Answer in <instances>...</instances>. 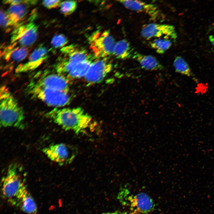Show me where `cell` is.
Masks as SVG:
<instances>
[{
    "mask_svg": "<svg viewBox=\"0 0 214 214\" xmlns=\"http://www.w3.org/2000/svg\"><path fill=\"white\" fill-rule=\"evenodd\" d=\"M60 51L54 68L69 80L84 77L95 59L85 48L76 44L65 46Z\"/></svg>",
    "mask_w": 214,
    "mask_h": 214,
    "instance_id": "obj_1",
    "label": "cell"
},
{
    "mask_svg": "<svg viewBox=\"0 0 214 214\" xmlns=\"http://www.w3.org/2000/svg\"><path fill=\"white\" fill-rule=\"evenodd\" d=\"M45 117L66 130L78 134L89 127L91 117L81 107L54 108L47 112Z\"/></svg>",
    "mask_w": 214,
    "mask_h": 214,
    "instance_id": "obj_2",
    "label": "cell"
},
{
    "mask_svg": "<svg viewBox=\"0 0 214 214\" xmlns=\"http://www.w3.org/2000/svg\"><path fill=\"white\" fill-rule=\"evenodd\" d=\"M0 101L1 125L24 129V111L8 88L4 85L0 88Z\"/></svg>",
    "mask_w": 214,
    "mask_h": 214,
    "instance_id": "obj_3",
    "label": "cell"
},
{
    "mask_svg": "<svg viewBox=\"0 0 214 214\" xmlns=\"http://www.w3.org/2000/svg\"><path fill=\"white\" fill-rule=\"evenodd\" d=\"M23 169L16 163L11 164L2 180L3 197L11 204L17 206L19 201L27 190L21 174Z\"/></svg>",
    "mask_w": 214,
    "mask_h": 214,
    "instance_id": "obj_4",
    "label": "cell"
},
{
    "mask_svg": "<svg viewBox=\"0 0 214 214\" xmlns=\"http://www.w3.org/2000/svg\"><path fill=\"white\" fill-rule=\"evenodd\" d=\"M26 90L33 97L55 108L65 106L70 102L69 92L42 87L32 81L27 85Z\"/></svg>",
    "mask_w": 214,
    "mask_h": 214,
    "instance_id": "obj_5",
    "label": "cell"
},
{
    "mask_svg": "<svg viewBox=\"0 0 214 214\" xmlns=\"http://www.w3.org/2000/svg\"><path fill=\"white\" fill-rule=\"evenodd\" d=\"M90 49L96 59L108 58L113 54L115 40L108 30H97L88 38Z\"/></svg>",
    "mask_w": 214,
    "mask_h": 214,
    "instance_id": "obj_6",
    "label": "cell"
},
{
    "mask_svg": "<svg viewBox=\"0 0 214 214\" xmlns=\"http://www.w3.org/2000/svg\"><path fill=\"white\" fill-rule=\"evenodd\" d=\"M38 26L32 21L20 23L13 29L10 43L26 47L32 45L37 38Z\"/></svg>",
    "mask_w": 214,
    "mask_h": 214,
    "instance_id": "obj_7",
    "label": "cell"
},
{
    "mask_svg": "<svg viewBox=\"0 0 214 214\" xmlns=\"http://www.w3.org/2000/svg\"><path fill=\"white\" fill-rule=\"evenodd\" d=\"M43 151L50 159L60 166L71 163L78 153L76 147L62 143L50 145Z\"/></svg>",
    "mask_w": 214,
    "mask_h": 214,
    "instance_id": "obj_8",
    "label": "cell"
},
{
    "mask_svg": "<svg viewBox=\"0 0 214 214\" xmlns=\"http://www.w3.org/2000/svg\"><path fill=\"white\" fill-rule=\"evenodd\" d=\"M113 66L108 58L96 59L91 64L84 77L90 84L101 81L111 71Z\"/></svg>",
    "mask_w": 214,
    "mask_h": 214,
    "instance_id": "obj_9",
    "label": "cell"
},
{
    "mask_svg": "<svg viewBox=\"0 0 214 214\" xmlns=\"http://www.w3.org/2000/svg\"><path fill=\"white\" fill-rule=\"evenodd\" d=\"M141 35L148 40L152 38H166L175 40L177 34L174 27L171 25L156 23L147 24L142 29Z\"/></svg>",
    "mask_w": 214,
    "mask_h": 214,
    "instance_id": "obj_10",
    "label": "cell"
},
{
    "mask_svg": "<svg viewBox=\"0 0 214 214\" xmlns=\"http://www.w3.org/2000/svg\"><path fill=\"white\" fill-rule=\"evenodd\" d=\"M32 81L42 87L69 92V80L56 72L44 73L36 81L33 80Z\"/></svg>",
    "mask_w": 214,
    "mask_h": 214,
    "instance_id": "obj_11",
    "label": "cell"
},
{
    "mask_svg": "<svg viewBox=\"0 0 214 214\" xmlns=\"http://www.w3.org/2000/svg\"><path fill=\"white\" fill-rule=\"evenodd\" d=\"M125 195L126 196L124 200V202L135 213H147L154 209V205L153 200L145 193H141L128 196Z\"/></svg>",
    "mask_w": 214,
    "mask_h": 214,
    "instance_id": "obj_12",
    "label": "cell"
},
{
    "mask_svg": "<svg viewBox=\"0 0 214 214\" xmlns=\"http://www.w3.org/2000/svg\"><path fill=\"white\" fill-rule=\"evenodd\" d=\"M119 1L128 9L145 13L152 21H161L163 19L161 12L155 4L137 0H120Z\"/></svg>",
    "mask_w": 214,
    "mask_h": 214,
    "instance_id": "obj_13",
    "label": "cell"
},
{
    "mask_svg": "<svg viewBox=\"0 0 214 214\" xmlns=\"http://www.w3.org/2000/svg\"><path fill=\"white\" fill-rule=\"evenodd\" d=\"M48 53L47 48L40 45L32 52L26 62L19 64L16 67V73H26L36 69L48 58Z\"/></svg>",
    "mask_w": 214,
    "mask_h": 214,
    "instance_id": "obj_14",
    "label": "cell"
},
{
    "mask_svg": "<svg viewBox=\"0 0 214 214\" xmlns=\"http://www.w3.org/2000/svg\"><path fill=\"white\" fill-rule=\"evenodd\" d=\"M28 53V50L26 47L10 43L4 48L1 52V55L7 61L19 62L24 59Z\"/></svg>",
    "mask_w": 214,
    "mask_h": 214,
    "instance_id": "obj_15",
    "label": "cell"
},
{
    "mask_svg": "<svg viewBox=\"0 0 214 214\" xmlns=\"http://www.w3.org/2000/svg\"><path fill=\"white\" fill-rule=\"evenodd\" d=\"M132 57L139 63L142 68L146 70H161L163 69V66L152 56L144 55L135 52Z\"/></svg>",
    "mask_w": 214,
    "mask_h": 214,
    "instance_id": "obj_16",
    "label": "cell"
},
{
    "mask_svg": "<svg viewBox=\"0 0 214 214\" xmlns=\"http://www.w3.org/2000/svg\"><path fill=\"white\" fill-rule=\"evenodd\" d=\"M134 53L130 43L124 39L115 43L112 54L117 59H125L132 57Z\"/></svg>",
    "mask_w": 214,
    "mask_h": 214,
    "instance_id": "obj_17",
    "label": "cell"
},
{
    "mask_svg": "<svg viewBox=\"0 0 214 214\" xmlns=\"http://www.w3.org/2000/svg\"><path fill=\"white\" fill-rule=\"evenodd\" d=\"M17 206L28 214H35L37 211L36 203L30 193L27 190L18 201Z\"/></svg>",
    "mask_w": 214,
    "mask_h": 214,
    "instance_id": "obj_18",
    "label": "cell"
},
{
    "mask_svg": "<svg viewBox=\"0 0 214 214\" xmlns=\"http://www.w3.org/2000/svg\"><path fill=\"white\" fill-rule=\"evenodd\" d=\"M26 5L21 4L10 5L6 12L12 19L15 22L20 23L27 12Z\"/></svg>",
    "mask_w": 214,
    "mask_h": 214,
    "instance_id": "obj_19",
    "label": "cell"
},
{
    "mask_svg": "<svg viewBox=\"0 0 214 214\" xmlns=\"http://www.w3.org/2000/svg\"><path fill=\"white\" fill-rule=\"evenodd\" d=\"M172 40L166 38H156L150 43V46L159 54H163L172 44Z\"/></svg>",
    "mask_w": 214,
    "mask_h": 214,
    "instance_id": "obj_20",
    "label": "cell"
},
{
    "mask_svg": "<svg viewBox=\"0 0 214 214\" xmlns=\"http://www.w3.org/2000/svg\"><path fill=\"white\" fill-rule=\"evenodd\" d=\"M174 66L176 72L190 76L192 75L187 63L181 56H177L174 61Z\"/></svg>",
    "mask_w": 214,
    "mask_h": 214,
    "instance_id": "obj_21",
    "label": "cell"
},
{
    "mask_svg": "<svg viewBox=\"0 0 214 214\" xmlns=\"http://www.w3.org/2000/svg\"><path fill=\"white\" fill-rule=\"evenodd\" d=\"M60 12L65 16L72 14L76 10L77 3L75 1H62L59 6Z\"/></svg>",
    "mask_w": 214,
    "mask_h": 214,
    "instance_id": "obj_22",
    "label": "cell"
},
{
    "mask_svg": "<svg viewBox=\"0 0 214 214\" xmlns=\"http://www.w3.org/2000/svg\"><path fill=\"white\" fill-rule=\"evenodd\" d=\"M0 26L4 29L12 28L13 29L19 23H18L12 19L9 16L6 11L1 10Z\"/></svg>",
    "mask_w": 214,
    "mask_h": 214,
    "instance_id": "obj_23",
    "label": "cell"
},
{
    "mask_svg": "<svg viewBox=\"0 0 214 214\" xmlns=\"http://www.w3.org/2000/svg\"><path fill=\"white\" fill-rule=\"evenodd\" d=\"M68 42L67 38L64 34H58L53 37L51 43L52 46L55 48H62L64 47Z\"/></svg>",
    "mask_w": 214,
    "mask_h": 214,
    "instance_id": "obj_24",
    "label": "cell"
},
{
    "mask_svg": "<svg viewBox=\"0 0 214 214\" xmlns=\"http://www.w3.org/2000/svg\"><path fill=\"white\" fill-rule=\"evenodd\" d=\"M38 1L36 0H6L3 1L5 4H8L10 5L24 4L28 5L35 4Z\"/></svg>",
    "mask_w": 214,
    "mask_h": 214,
    "instance_id": "obj_25",
    "label": "cell"
},
{
    "mask_svg": "<svg viewBox=\"0 0 214 214\" xmlns=\"http://www.w3.org/2000/svg\"><path fill=\"white\" fill-rule=\"evenodd\" d=\"M62 1L59 0H43L42 3L43 5L48 9L55 8L59 6Z\"/></svg>",
    "mask_w": 214,
    "mask_h": 214,
    "instance_id": "obj_26",
    "label": "cell"
},
{
    "mask_svg": "<svg viewBox=\"0 0 214 214\" xmlns=\"http://www.w3.org/2000/svg\"><path fill=\"white\" fill-rule=\"evenodd\" d=\"M102 214H126V213H121L118 211H116L112 213H104Z\"/></svg>",
    "mask_w": 214,
    "mask_h": 214,
    "instance_id": "obj_27",
    "label": "cell"
},
{
    "mask_svg": "<svg viewBox=\"0 0 214 214\" xmlns=\"http://www.w3.org/2000/svg\"><path fill=\"white\" fill-rule=\"evenodd\" d=\"M209 39L210 42L214 46V36L213 35L210 36Z\"/></svg>",
    "mask_w": 214,
    "mask_h": 214,
    "instance_id": "obj_28",
    "label": "cell"
},
{
    "mask_svg": "<svg viewBox=\"0 0 214 214\" xmlns=\"http://www.w3.org/2000/svg\"></svg>",
    "mask_w": 214,
    "mask_h": 214,
    "instance_id": "obj_29",
    "label": "cell"
}]
</instances>
